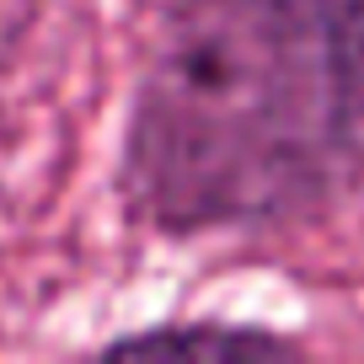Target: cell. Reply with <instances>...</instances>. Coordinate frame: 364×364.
Segmentation results:
<instances>
[{"instance_id":"1","label":"cell","mask_w":364,"mask_h":364,"mask_svg":"<svg viewBox=\"0 0 364 364\" xmlns=\"http://www.w3.org/2000/svg\"><path fill=\"white\" fill-rule=\"evenodd\" d=\"M113 182L171 241L327 215L364 188V0H171Z\"/></svg>"},{"instance_id":"2","label":"cell","mask_w":364,"mask_h":364,"mask_svg":"<svg viewBox=\"0 0 364 364\" xmlns=\"http://www.w3.org/2000/svg\"><path fill=\"white\" fill-rule=\"evenodd\" d=\"M102 353L113 359H289L300 353L289 338L262 327H225V321H177V327H150L134 338H113Z\"/></svg>"}]
</instances>
